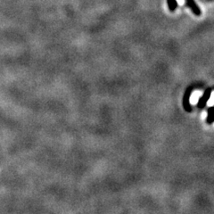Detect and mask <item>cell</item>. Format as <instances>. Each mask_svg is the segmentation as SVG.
I'll return each instance as SVG.
<instances>
[{"instance_id": "cell-4", "label": "cell", "mask_w": 214, "mask_h": 214, "mask_svg": "<svg viewBox=\"0 0 214 214\" xmlns=\"http://www.w3.org/2000/svg\"><path fill=\"white\" fill-rule=\"evenodd\" d=\"M207 105H208V106H212L214 105V92L211 95V97H210L209 101L207 102Z\"/></svg>"}, {"instance_id": "cell-3", "label": "cell", "mask_w": 214, "mask_h": 214, "mask_svg": "<svg viewBox=\"0 0 214 214\" xmlns=\"http://www.w3.org/2000/svg\"><path fill=\"white\" fill-rule=\"evenodd\" d=\"M168 2V6H169V9L171 10V12L175 11V9L178 7V3L176 0H167Z\"/></svg>"}, {"instance_id": "cell-2", "label": "cell", "mask_w": 214, "mask_h": 214, "mask_svg": "<svg viewBox=\"0 0 214 214\" xmlns=\"http://www.w3.org/2000/svg\"><path fill=\"white\" fill-rule=\"evenodd\" d=\"M201 96H202V92L201 91H195V92H194L192 94V96H191V97H190V103L192 105H196Z\"/></svg>"}, {"instance_id": "cell-5", "label": "cell", "mask_w": 214, "mask_h": 214, "mask_svg": "<svg viewBox=\"0 0 214 214\" xmlns=\"http://www.w3.org/2000/svg\"><path fill=\"white\" fill-rule=\"evenodd\" d=\"M206 116H207L206 113H203V119H204V118H205Z\"/></svg>"}, {"instance_id": "cell-1", "label": "cell", "mask_w": 214, "mask_h": 214, "mask_svg": "<svg viewBox=\"0 0 214 214\" xmlns=\"http://www.w3.org/2000/svg\"><path fill=\"white\" fill-rule=\"evenodd\" d=\"M185 2H186V6L191 9V11H192L194 14H195V15H197V16L201 15V14H202L201 9L196 5V3L194 2V0H185Z\"/></svg>"}]
</instances>
